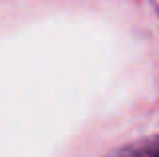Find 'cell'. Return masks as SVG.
I'll use <instances>...</instances> for the list:
<instances>
[{"label":"cell","mask_w":159,"mask_h":157,"mask_svg":"<svg viewBox=\"0 0 159 157\" xmlns=\"http://www.w3.org/2000/svg\"><path fill=\"white\" fill-rule=\"evenodd\" d=\"M105 157H159V135L119 147Z\"/></svg>","instance_id":"obj_1"}]
</instances>
